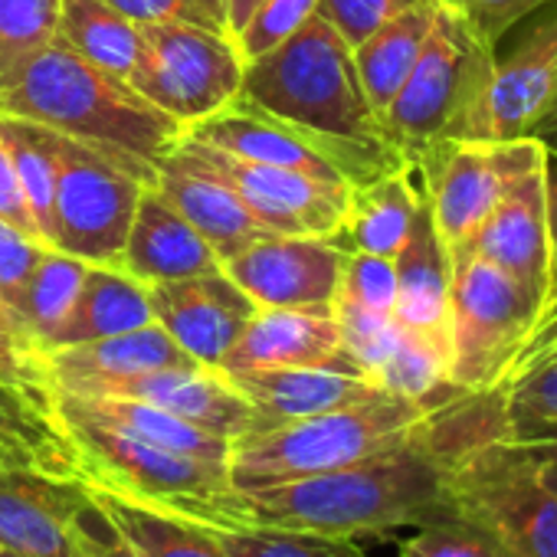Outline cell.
Here are the masks:
<instances>
[{
  "label": "cell",
  "mask_w": 557,
  "mask_h": 557,
  "mask_svg": "<svg viewBox=\"0 0 557 557\" xmlns=\"http://www.w3.org/2000/svg\"><path fill=\"white\" fill-rule=\"evenodd\" d=\"M394 265H397V306H394L397 325L449 358L453 252L433 223L426 197H420L410 236L404 249L394 256Z\"/></svg>",
  "instance_id": "cell-21"
},
{
  "label": "cell",
  "mask_w": 557,
  "mask_h": 557,
  "mask_svg": "<svg viewBox=\"0 0 557 557\" xmlns=\"http://www.w3.org/2000/svg\"><path fill=\"white\" fill-rule=\"evenodd\" d=\"M86 557H135V554L112 534V528H109L106 518L99 515L96 502H92V511H89V521H86Z\"/></svg>",
  "instance_id": "cell-49"
},
{
  "label": "cell",
  "mask_w": 557,
  "mask_h": 557,
  "mask_svg": "<svg viewBox=\"0 0 557 557\" xmlns=\"http://www.w3.org/2000/svg\"><path fill=\"white\" fill-rule=\"evenodd\" d=\"M446 502L511 557H557V492L502 440L492 436L449 456Z\"/></svg>",
  "instance_id": "cell-8"
},
{
  "label": "cell",
  "mask_w": 557,
  "mask_h": 557,
  "mask_svg": "<svg viewBox=\"0 0 557 557\" xmlns=\"http://www.w3.org/2000/svg\"><path fill=\"white\" fill-rule=\"evenodd\" d=\"M544 164L547 148L537 138H443L433 141L410 171L430 203L443 243L456 252L469 246L505 190Z\"/></svg>",
  "instance_id": "cell-10"
},
{
  "label": "cell",
  "mask_w": 557,
  "mask_h": 557,
  "mask_svg": "<svg viewBox=\"0 0 557 557\" xmlns=\"http://www.w3.org/2000/svg\"><path fill=\"white\" fill-rule=\"evenodd\" d=\"M92 495L86 479L0 469V550L24 557H86Z\"/></svg>",
  "instance_id": "cell-15"
},
{
  "label": "cell",
  "mask_w": 557,
  "mask_h": 557,
  "mask_svg": "<svg viewBox=\"0 0 557 557\" xmlns=\"http://www.w3.org/2000/svg\"><path fill=\"white\" fill-rule=\"evenodd\" d=\"M92 397H132L151 407H161L207 433L239 440L252 430V407L230 384V377L216 368L190 364V368H164L138 377L115 381Z\"/></svg>",
  "instance_id": "cell-22"
},
{
  "label": "cell",
  "mask_w": 557,
  "mask_h": 557,
  "mask_svg": "<svg viewBox=\"0 0 557 557\" xmlns=\"http://www.w3.org/2000/svg\"><path fill=\"white\" fill-rule=\"evenodd\" d=\"M0 469L83 479L53 394L27 391L0 377Z\"/></svg>",
  "instance_id": "cell-26"
},
{
  "label": "cell",
  "mask_w": 557,
  "mask_h": 557,
  "mask_svg": "<svg viewBox=\"0 0 557 557\" xmlns=\"http://www.w3.org/2000/svg\"><path fill=\"white\" fill-rule=\"evenodd\" d=\"M400 557H511V550L485 528L449 511L440 521L413 528V534L400 541Z\"/></svg>",
  "instance_id": "cell-38"
},
{
  "label": "cell",
  "mask_w": 557,
  "mask_h": 557,
  "mask_svg": "<svg viewBox=\"0 0 557 557\" xmlns=\"http://www.w3.org/2000/svg\"><path fill=\"white\" fill-rule=\"evenodd\" d=\"M335 319H338V332H342V348L345 355L358 364V371L364 377H377V371L384 368V361L391 358V351L400 342V325L394 315H374L345 302H335Z\"/></svg>",
  "instance_id": "cell-39"
},
{
  "label": "cell",
  "mask_w": 557,
  "mask_h": 557,
  "mask_svg": "<svg viewBox=\"0 0 557 557\" xmlns=\"http://www.w3.org/2000/svg\"><path fill=\"white\" fill-rule=\"evenodd\" d=\"M420 197L423 194L410 168L351 187L345 220L332 243L342 252H374L394 259L410 236Z\"/></svg>",
  "instance_id": "cell-27"
},
{
  "label": "cell",
  "mask_w": 557,
  "mask_h": 557,
  "mask_svg": "<svg viewBox=\"0 0 557 557\" xmlns=\"http://www.w3.org/2000/svg\"><path fill=\"white\" fill-rule=\"evenodd\" d=\"M86 269H89L86 259L47 246L37 269H34V275H30L17 315L27 325V332L34 335V342L40 345L44 355L53 348L57 335L63 332L70 312L76 306Z\"/></svg>",
  "instance_id": "cell-34"
},
{
  "label": "cell",
  "mask_w": 557,
  "mask_h": 557,
  "mask_svg": "<svg viewBox=\"0 0 557 557\" xmlns=\"http://www.w3.org/2000/svg\"><path fill=\"white\" fill-rule=\"evenodd\" d=\"M119 269L141 283H171V278L203 275L223 269L213 246L174 210V203L151 184L135 203V216L122 246Z\"/></svg>",
  "instance_id": "cell-25"
},
{
  "label": "cell",
  "mask_w": 557,
  "mask_h": 557,
  "mask_svg": "<svg viewBox=\"0 0 557 557\" xmlns=\"http://www.w3.org/2000/svg\"><path fill=\"white\" fill-rule=\"evenodd\" d=\"M335 302H345L374 315H394V306H397L394 259L374 256V252H345Z\"/></svg>",
  "instance_id": "cell-40"
},
{
  "label": "cell",
  "mask_w": 557,
  "mask_h": 557,
  "mask_svg": "<svg viewBox=\"0 0 557 557\" xmlns=\"http://www.w3.org/2000/svg\"><path fill=\"white\" fill-rule=\"evenodd\" d=\"M547 342H557V302L544 312V319L537 322V332L531 335V342H528V348H534V345H547ZM524 348V351H528ZM521 351V355H524Z\"/></svg>",
  "instance_id": "cell-53"
},
{
  "label": "cell",
  "mask_w": 557,
  "mask_h": 557,
  "mask_svg": "<svg viewBox=\"0 0 557 557\" xmlns=\"http://www.w3.org/2000/svg\"><path fill=\"white\" fill-rule=\"evenodd\" d=\"M0 377L27 391L53 394L40 345L4 302H0Z\"/></svg>",
  "instance_id": "cell-42"
},
{
  "label": "cell",
  "mask_w": 557,
  "mask_h": 557,
  "mask_svg": "<svg viewBox=\"0 0 557 557\" xmlns=\"http://www.w3.org/2000/svg\"><path fill=\"white\" fill-rule=\"evenodd\" d=\"M44 249H47V243H37L27 233H21L17 226H11L8 220H0V302H4L14 315L21 309L24 289L30 283Z\"/></svg>",
  "instance_id": "cell-44"
},
{
  "label": "cell",
  "mask_w": 557,
  "mask_h": 557,
  "mask_svg": "<svg viewBox=\"0 0 557 557\" xmlns=\"http://www.w3.org/2000/svg\"><path fill=\"white\" fill-rule=\"evenodd\" d=\"M197 8H200L216 27L226 30V0H197Z\"/></svg>",
  "instance_id": "cell-54"
},
{
  "label": "cell",
  "mask_w": 557,
  "mask_h": 557,
  "mask_svg": "<svg viewBox=\"0 0 557 557\" xmlns=\"http://www.w3.org/2000/svg\"><path fill=\"white\" fill-rule=\"evenodd\" d=\"M0 557H24V554H14V550H0Z\"/></svg>",
  "instance_id": "cell-56"
},
{
  "label": "cell",
  "mask_w": 557,
  "mask_h": 557,
  "mask_svg": "<svg viewBox=\"0 0 557 557\" xmlns=\"http://www.w3.org/2000/svg\"><path fill=\"white\" fill-rule=\"evenodd\" d=\"M262 368H335L361 374L342 348V332L332 306L256 309L216 371L233 374Z\"/></svg>",
  "instance_id": "cell-19"
},
{
  "label": "cell",
  "mask_w": 557,
  "mask_h": 557,
  "mask_svg": "<svg viewBox=\"0 0 557 557\" xmlns=\"http://www.w3.org/2000/svg\"><path fill=\"white\" fill-rule=\"evenodd\" d=\"M446 466L449 453L423 423L407 446L377 459L256 492L230 488L210 502V508L256 524L332 537L391 534L400 528H423L449 515Z\"/></svg>",
  "instance_id": "cell-1"
},
{
  "label": "cell",
  "mask_w": 557,
  "mask_h": 557,
  "mask_svg": "<svg viewBox=\"0 0 557 557\" xmlns=\"http://www.w3.org/2000/svg\"><path fill=\"white\" fill-rule=\"evenodd\" d=\"M53 400L76 453L79 475L96 488L125 495L168 515L197 511L233 488L230 466L223 462H203L161 449L99 417H89L63 394H53Z\"/></svg>",
  "instance_id": "cell-6"
},
{
  "label": "cell",
  "mask_w": 557,
  "mask_h": 557,
  "mask_svg": "<svg viewBox=\"0 0 557 557\" xmlns=\"http://www.w3.org/2000/svg\"><path fill=\"white\" fill-rule=\"evenodd\" d=\"M57 34L92 66L132 79L145 57V34L135 21L102 0H63Z\"/></svg>",
  "instance_id": "cell-33"
},
{
  "label": "cell",
  "mask_w": 557,
  "mask_h": 557,
  "mask_svg": "<svg viewBox=\"0 0 557 557\" xmlns=\"http://www.w3.org/2000/svg\"><path fill=\"white\" fill-rule=\"evenodd\" d=\"M433 17H436V0H420L410 11L387 21L361 47H355V66L361 76V86L377 115H384V109L394 102L410 70L417 66L423 44L430 37Z\"/></svg>",
  "instance_id": "cell-30"
},
{
  "label": "cell",
  "mask_w": 557,
  "mask_h": 557,
  "mask_svg": "<svg viewBox=\"0 0 557 557\" xmlns=\"http://www.w3.org/2000/svg\"><path fill=\"white\" fill-rule=\"evenodd\" d=\"M151 289L141 278L128 275L119 265H96L89 262L86 278L79 286L76 306L57 335L53 348H70V345H86L112 335H125L135 329L151 325ZM50 348V351H53Z\"/></svg>",
  "instance_id": "cell-28"
},
{
  "label": "cell",
  "mask_w": 557,
  "mask_h": 557,
  "mask_svg": "<svg viewBox=\"0 0 557 557\" xmlns=\"http://www.w3.org/2000/svg\"><path fill=\"white\" fill-rule=\"evenodd\" d=\"M89 495L112 528V534L135 554V557H226L200 528L132 502L125 495L106 492L89 485Z\"/></svg>",
  "instance_id": "cell-31"
},
{
  "label": "cell",
  "mask_w": 557,
  "mask_h": 557,
  "mask_svg": "<svg viewBox=\"0 0 557 557\" xmlns=\"http://www.w3.org/2000/svg\"><path fill=\"white\" fill-rule=\"evenodd\" d=\"M547 213H550V239L557 259V154H547Z\"/></svg>",
  "instance_id": "cell-51"
},
{
  "label": "cell",
  "mask_w": 557,
  "mask_h": 557,
  "mask_svg": "<svg viewBox=\"0 0 557 557\" xmlns=\"http://www.w3.org/2000/svg\"><path fill=\"white\" fill-rule=\"evenodd\" d=\"M440 4L453 8L495 50L508 30L524 24L534 11L550 4V0H440Z\"/></svg>",
  "instance_id": "cell-45"
},
{
  "label": "cell",
  "mask_w": 557,
  "mask_h": 557,
  "mask_svg": "<svg viewBox=\"0 0 557 557\" xmlns=\"http://www.w3.org/2000/svg\"><path fill=\"white\" fill-rule=\"evenodd\" d=\"M102 4L115 8L119 14H125L138 27H148V24H197V27L223 30L197 8V0H102Z\"/></svg>",
  "instance_id": "cell-46"
},
{
  "label": "cell",
  "mask_w": 557,
  "mask_h": 557,
  "mask_svg": "<svg viewBox=\"0 0 557 557\" xmlns=\"http://www.w3.org/2000/svg\"><path fill=\"white\" fill-rule=\"evenodd\" d=\"M315 4L319 0H262L243 24V30L233 37L243 63L275 50L278 44H286L315 14Z\"/></svg>",
  "instance_id": "cell-41"
},
{
  "label": "cell",
  "mask_w": 557,
  "mask_h": 557,
  "mask_svg": "<svg viewBox=\"0 0 557 557\" xmlns=\"http://www.w3.org/2000/svg\"><path fill=\"white\" fill-rule=\"evenodd\" d=\"M413 4H420V0H319L315 14L355 50Z\"/></svg>",
  "instance_id": "cell-43"
},
{
  "label": "cell",
  "mask_w": 557,
  "mask_h": 557,
  "mask_svg": "<svg viewBox=\"0 0 557 557\" xmlns=\"http://www.w3.org/2000/svg\"><path fill=\"white\" fill-rule=\"evenodd\" d=\"M44 361H47L50 387L57 394H76V397H92L115 381L138 377L148 371L197 364L154 322L145 329L125 332V335L70 345V348H53L44 355Z\"/></svg>",
  "instance_id": "cell-23"
},
{
  "label": "cell",
  "mask_w": 557,
  "mask_h": 557,
  "mask_svg": "<svg viewBox=\"0 0 557 557\" xmlns=\"http://www.w3.org/2000/svg\"><path fill=\"white\" fill-rule=\"evenodd\" d=\"M521 283L547 312L557 302V259L547 213V164L515 181L469 246Z\"/></svg>",
  "instance_id": "cell-17"
},
{
  "label": "cell",
  "mask_w": 557,
  "mask_h": 557,
  "mask_svg": "<svg viewBox=\"0 0 557 557\" xmlns=\"http://www.w3.org/2000/svg\"><path fill=\"white\" fill-rule=\"evenodd\" d=\"M154 187L174 203V210L213 246L220 262H230L269 230L246 210L236 190L184 141L164 151L154 164Z\"/></svg>",
  "instance_id": "cell-20"
},
{
  "label": "cell",
  "mask_w": 557,
  "mask_h": 557,
  "mask_svg": "<svg viewBox=\"0 0 557 557\" xmlns=\"http://www.w3.org/2000/svg\"><path fill=\"white\" fill-rule=\"evenodd\" d=\"M0 115L70 135L125 164L148 187L158 181V158L184 135L181 122L154 109L132 83L83 60L60 34L0 86Z\"/></svg>",
  "instance_id": "cell-2"
},
{
  "label": "cell",
  "mask_w": 557,
  "mask_h": 557,
  "mask_svg": "<svg viewBox=\"0 0 557 557\" xmlns=\"http://www.w3.org/2000/svg\"><path fill=\"white\" fill-rule=\"evenodd\" d=\"M345 252L322 236L265 233L239 256L223 262V272L259 309L335 306Z\"/></svg>",
  "instance_id": "cell-16"
},
{
  "label": "cell",
  "mask_w": 557,
  "mask_h": 557,
  "mask_svg": "<svg viewBox=\"0 0 557 557\" xmlns=\"http://www.w3.org/2000/svg\"><path fill=\"white\" fill-rule=\"evenodd\" d=\"M541 302L495 262L472 249L453 252L449 384L462 394L495 391L528 348Z\"/></svg>",
  "instance_id": "cell-7"
},
{
  "label": "cell",
  "mask_w": 557,
  "mask_h": 557,
  "mask_svg": "<svg viewBox=\"0 0 557 557\" xmlns=\"http://www.w3.org/2000/svg\"><path fill=\"white\" fill-rule=\"evenodd\" d=\"M184 135L256 164L289 168L319 181H335L351 187L410 168L394 145H361L348 138L319 135L286 119H275L239 96L216 115L190 125Z\"/></svg>",
  "instance_id": "cell-9"
},
{
  "label": "cell",
  "mask_w": 557,
  "mask_h": 557,
  "mask_svg": "<svg viewBox=\"0 0 557 557\" xmlns=\"http://www.w3.org/2000/svg\"><path fill=\"white\" fill-rule=\"evenodd\" d=\"M557 102V0L544 4L518 30L508 53H495L492 79L475 112L472 138H534Z\"/></svg>",
  "instance_id": "cell-14"
},
{
  "label": "cell",
  "mask_w": 557,
  "mask_h": 557,
  "mask_svg": "<svg viewBox=\"0 0 557 557\" xmlns=\"http://www.w3.org/2000/svg\"><path fill=\"white\" fill-rule=\"evenodd\" d=\"M174 518L200 528L226 557H368L358 537H332V534L256 524V521L216 511L210 505L187 511V515H174Z\"/></svg>",
  "instance_id": "cell-29"
},
{
  "label": "cell",
  "mask_w": 557,
  "mask_h": 557,
  "mask_svg": "<svg viewBox=\"0 0 557 557\" xmlns=\"http://www.w3.org/2000/svg\"><path fill=\"white\" fill-rule=\"evenodd\" d=\"M528 459V456H524ZM534 469H537V475L557 492V462H534Z\"/></svg>",
  "instance_id": "cell-55"
},
{
  "label": "cell",
  "mask_w": 557,
  "mask_h": 557,
  "mask_svg": "<svg viewBox=\"0 0 557 557\" xmlns=\"http://www.w3.org/2000/svg\"><path fill=\"white\" fill-rule=\"evenodd\" d=\"M57 394V391H53ZM66 400H73L79 410H86L89 417H99L138 440H148L161 449L190 456V459H203V462H223L230 466V449L233 440L207 433L161 407H151L145 400H132V397H76V394H63Z\"/></svg>",
  "instance_id": "cell-32"
},
{
  "label": "cell",
  "mask_w": 557,
  "mask_h": 557,
  "mask_svg": "<svg viewBox=\"0 0 557 557\" xmlns=\"http://www.w3.org/2000/svg\"><path fill=\"white\" fill-rule=\"evenodd\" d=\"M0 138H4L17 181L24 190V200L30 207V216L40 230V239L50 246L53 239V190H57V158L50 145V128L14 119V115H0Z\"/></svg>",
  "instance_id": "cell-35"
},
{
  "label": "cell",
  "mask_w": 557,
  "mask_h": 557,
  "mask_svg": "<svg viewBox=\"0 0 557 557\" xmlns=\"http://www.w3.org/2000/svg\"><path fill=\"white\" fill-rule=\"evenodd\" d=\"M148 289L154 325H161L171 342L203 368L223 364L259 309L223 269L154 283Z\"/></svg>",
  "instance_id": "cell-18"
},
{
  "label": "cell",
  "mask_w": 557,
  "mask_h": 557,
  "mask_svg": "<svg viewBox=\"0 0 557 557\" xmlns=\"http://www.w3.org/2000/svg\"><path fill=\"white\" fill-rule=\"evenodd\" d=\"M0 220H8L11 226H17L30 239L44 243L40 230H37V223L30 216V207L24 200V190H21V181H17V168H14V158H11L4 138H0Z\"/></svg>",
  "instance_id": "cell-48"
},
{
  "label": "cell",
  "mask_w": 557,
  "mask_h": 557,
  "mask_svg": "<svg viewBox=\"0 0 557 557\" xmlns=\"http://www.w3.org/2000/svg\"><path fill=\"white\" fill-rule=\"evenodd\" d=\"M57 158L53 190V249L96 265H119L135 216L141 184L125 164L50 128Z\"/></svg>",
  "instance_id": "cell-11"
},
{
  "label": "cell",
  "mask_w": 557,
  "mask_h": 557,
  "mask_svg": "<svg viewBox=\"0 0 557 557\" xmlns=\"http://www.w3.org/2000/svg\"><path fill=\"white\" fill-rule=\"evenodd\" d=\"M534 138L547 148V154H557V102L547 109V115H544L541 125L534 128Z\"/></svg>",
  "instance_id": "cell-52"
},
{
  "label": "cell",
  "mask_w": 557,
  "mask_h": 557,
  "mask_svg": "<svg viewBox=\"0 0 557 557\" xmlns=\"http://www.w3.org/2000/svg\"><path fill=\"white\" fill-rule=\"evenodd\" d=\"M492 66L495 50L453 8L436 0L423 53L381 115L387 141L407 164H413L433 141L472 138Z\"/></svg>",
  "instance_id": "cell-5"
},
{
  "label": "cell",
  "mask_w": 557,
  "mask_h": 557,
  "mask_svg": "<svg viewBox=\"0 0 557 557\" xmlns=\"http://www.w3.org/2000/svg\"><path fill=\"white\" fill-rule=\"evenodd\" d=\"M60 4L63 0H0V86L57 37Z\"/></svg>",
  "instance_id": "cell-37"
},
{
  "label": "cell",
  "mask_w": 557,
  "mask_h": 557,
  "mask_svg": "<svg viewBox=\"0 0 557 557\" xmlns=\"http://www.w3.org/2000/svg\"><path fill=\"white\" fill-rule=\"evenodd\" d=\"M436 407L443 404L381 391L351 407L246 433L230 449V485L236 492H256L377 459L407 446Z\"/></svg>",
  "instance_id": "cell-3"
},
{
  "label": "cell",
  "mask_w": 557,
  "mask_h": 557,
  "mask_svg": "<svg viewBox=\"0 0 557 557\" xmlns=\"http://www.w3.org/2000/svg\"><path fill=\"white\" fill-rule=\"evenodd\" d=\"M239 99L319 135L391 145L361 86L355 50L319 14L243 66Z\"/></svg>",
  "instance_id": "cell-4"
},
{
  "label": "cell",
  "mask_w": 557,
  "mask_h": 557,
  "mask_svg": "<svg viewBox=\"0 0 557 557\" xmlns=\"http://www.w3.org/2000/svg\"><path fill=\"white\" fill-rule=\"evenodd\" d=\"M531 462H557V420H515L502 423L495 436Z\"/></svg>",
  "instance_id": "cell-47"
},
{
  "label": "cell",
  "mask_w": 557,
  "mask_h": 557,
  "mask_svg": "<svg viewBox=\"0 0 557 557\" xmlns=\"http://www.w3.org/2000/svg\"><path fill=\"white\" fill-rule=\"evenodd\" d=\"M226 377L252 407L249 433L329 413L338 407H351L381 394V387L371 377L335 371V368H262V371H233Z\"/></svg>",
  "instance_id": "cell-24"
},
{
  "label": "cell",
  "mask_w": 557,
  "mask_h": 557,
  "mask_svg": "<svg viewBox=\"0 0 557 557\" xmlns=\"http://www.w3.org/2000/svg\"><path fill=\"white\" fill-rule=\"evenodd\" d=\"M181 141L200 154L246 203V210L269 230L283 236H322L332 239L345 220L351 184L319 181L289 168L256 164L210 145H200L187 135Z\"/></svg>",
  "instance_id": "cell-13"
},
{
  "label": "cell",
  "mask_w": 557,
  "mask_h": 557,
  "mask_svg": "<svg viewBox=\"0 0 557 557\" xmlns=\"http://www.w3.org/2000/svg\"><path fill=\"white\" fill-rule=\"evenodd\" d=\"M259 4H262V0H226V34L236 37Z\"/></svg>",
  "instance_id": "cell-50"
},
{
  "label": "cell",
  "mask_w": 557,
  "mask_h": 557,
  "mask_svg": "<svg viewBox=\"0 0 557 557\" xmlns=\"http://www.w3.org/2000/svg\"><path fill=\"white\" fill-rule=\"evenodd\" d=\"M492 394L498 397L502 423L557 420V342L528 348Z\"/></svg>",
  "instance_id": "cell-36"
},
{
  "label": "cell",
  "mask_w": 557,
  "mask_h": 557,
  "mask_svg": "<svg viewBox=\"0 0 557 557\" xmlns=\"http://www.w3.org/2000/svg\"><path fill=\"white\" fill-rule=\"evenodd\" d=\"M145 57L132 89L168 112L184 132L226 109L243 86V57L226 30L197 24H148Z\"/></svg>",
  "instance_id": "cell-12"
}]
</instances>
